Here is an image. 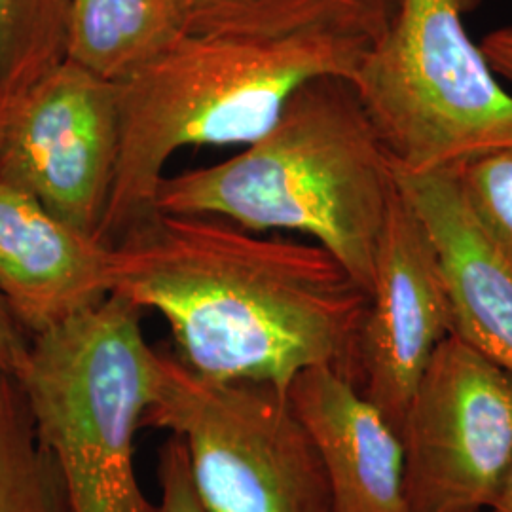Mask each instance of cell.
<instances>
[{"label":"cell","mask_w":512,"mask_h":512,"mask_svg":"<svg viewBox=\"0 0 512 512\" xmlns=\"http://www.w3.org/2000/svg\"><path fill=\"white\" fill-rule=\"evenodd\" d=\"M110 294L158 311L205 380L287 391L325 366L359 389L370 294L321 245L150 211L112 247Z\"/></svg>","instance_id":"cell-1"},{"label":"cell","mask_w":512,"mask_h":512,"mask_svg":"<svg viewBox=\"0 0 512 512\" xmlns=\"http://www.w3.org/2000/svg\"><path fill=\"white\" fill-rule=\"evenodd\" d=\"M397 192L391 156L355 86L323 76L298 88L274 126L234 158L165 175L152 211L308 234L370 294Z\"/></svg>","instance_id":"cell-2"},{"label":"cell","mask_w":512,"mask_h":512,"mask_svg":"<svg viewBox=\"0 0 512 512\" xmlns=\"http://www.w3.org/2000/svg\"><path fill=\"white\" fill-rule=\"evenodd\" d=\"M372 44L342 31L175 38L116 82L120 156L99 238L147 217L175 152L255 143L298 88L323 76L351 80Z\"/></svg>","instance_id":"cell-3"},{"label":"cell","mask_w":512,"mask_h":512,"mask_svg":"<svg viewBox=\"0 0 512 512\" xmlns=\"http://www.w3.org/2000/svg\"><path fill=\"white\" fill-rule=\"evenodd\" d=\"M143 310L118 294L33 336L16 384L73 512H158L135 473V435L160 382Z\"/></svg>","instance_id":"cell-4"},{"label":"cell","mask_w":512,"mask_h":512,"mask_svg":"<svg viewBox=\"0 0 512 512\" xmlns=\"http://www.w3.org/2000/svg\"><path fill=\"white\" fill-rule=\"evenodd\" d=\"M480 0H397L351 78L395 171H452L512 148V95L469 37Z\"/></svg>","instance_id":"cell-5"},{"label":"cell","mask_w":512,"mask_h":512,"mask_svg":"<svg viewBox=\"0 0 512 512\" xmlns=\"http://www.w3.org/2000/svg\"><path fill=\"white\" fill-rule=\"evenodd\" d=\"M143 427L183 439L207 512H334L319 452L275 385L211 382L162 353Z\"/></svg>","instance_id":"cell-6"},{"label":"cell","mask_w":512,"mask_h":512,"mask_svg":"<svg viewBox=\"0 0 512 512\" xmlns=\"http://www.w3.org/2000/svg\"><path fill=\"white\" fill-rule=\"evenodd\" d=\"M410 512L488 509L512 461V374L458 334L433 351L399 429Z\"/></svg>","instance_id":"cell-7"},{"label":"cell","mask_w":512,"mask_h":512,"mask_svg":"<svg viewBox=\"0 0 512 512\" xmlns=\"http://www.w3.org/2000/svg\"><path fill=\"white\" fill-rule=\"evenodd\" d=\"M118 156V84L69 57L8 105L0 126V181L95 238Z\"/></svg>","instance_id":"cell-8"},{"label":"cell","mask_w":512,"mask_h":512,"mask_svg":"<svg viewBox=\"0 0 512 512\" xmlns=\"http://www.w3.org/2000/svg\"><path fill=\"white\" fill-rule=\"evenodd\" d=\"M450 334L452 302L437 249L399 190L378 243L359 348V391L397 435L425 366Z\"/></svg>","instance_id":"cell-9"},{"label":"cell","mask_w":512,"mask_h":512,"mask_svg":"<svg viewBox=\"0 0 512 512\" xmlns=\"http://www.w3.org/2000/svg\"><path fill=\"white\" fill-rule=\"evenodd\" d=\"M112 247L0 181V294L33 336L110 294Z\"/></svg>","instance_id":"cell-10"},{"label":"cell","mask_w":512,"mask_h":512,"mask_svg":"<svg viewBox=\"0 0 512 512\" xmlns=\"http://www.w3.org/2000/svg\"><path fill=\"white\" fill-rule=\"evenodd\" d=\"M287 395L323 461L334 512H410L401 439L355 385L313 366Z\"/></svg>","instance_id":"cell-11"},{"label":"cell","mask_w":512,"mask_h":512,"mask_svg":"<svg viewBox=\"0 0 512 512\" xmlns=\"http://www.w3.org/2000/svg\"><path fill=\"white\" fill-rule=\"evenodd\" d=\"M395 177L437 249L452 302L454 334L512 374L511 260L471 217L454 171H395Z\"/></svg>","instance_id":"cell-12"},{"label":"cell","mask_w":512,"mask_h":512,"mask_svg":"<svg viewBox=\"0 0 512 512\" xmlns=\"http://www.w3.org/2000/svg\"><path fill=\"white\" fill-rule=\"evenodd\" d=\"M186 35L287 37L342 31L376 42L397 0H175Z\"/></svg>","instance_id":"cell-13"},{"label":"cell","mask_w":512,"mask_h":512,"mask_svg":"<svg viewBox=\"0 0 512 512\" xmlns=\"http://www.w3.org/2000/svg\"><path fill=\"white\" fill-rule=\"evenodd\" d=\"M181 35L175 0H69L67 57L112 82Z\"/></svg>","instance_id":"cell-14"},{"label":"cell","mask_w":512,"mask_h":512,"mask_svg":"<svg viewBox=\"0 0 512 512\" xmlns=\"http://www.w3.org/2000/svg\"><path fill=\"white\" fill-rule=\"evenodd\" d=\"M0 512H73L14 378L0 385Z\"/></svg>","instance_id":"cell-15"},{"label":"cell","mask_w":512,"mask_h":512,"mask_svg":"<svg viewBox=\"0 0 512 512\" xmlns=\"http://www.w3.org/2000/svg\"><path fill=\"white\" fill-rule=\"evenodd\" d=\"M69 0H0V101L8 109L67 57Z\"/></svg>","instance_id":"cell-16"},{"label":"cell","mask_w":512,"mask_h":512,"mask_svg":"<svg viewBox=\"0 0 512 512\" xmlns=\"http://www.w3.org/2000/svg\"><path fill=\"white\" fill-rule=\"evenodd\" d=\"M452 171L471 217L512 262V148L488 152Z\"/></svg>","instance_id":"cell-17"},{"label":"cell","mask_w":512,"mask_h":512,"mask_svg":"<svg viewBox=\"0 0 512 512\" xmlns=\"http://www.w3.org/2000/svg\"><path fill=\"white\" fill-rule=\"evenodd\" d=\"M158 480L162 490L158 512H207L194 486L186 446L177 435L160 448Z\"/></svg>","instance_id":"cell-18"},{"label":"cell","mask_w":512,"mask_h":512,"mask_svg":"<svg viewBox=\"0 0 512 512\" xmlns=\"http://www.w3.org/2000/svg\"><path fill=\"white\" fill-rule=\"evenodd\" d=\"M27 349L21 325L0 294V385L16 376L19 361Z\"/></svg>","instance_id":"cell-19"},{"label":"cell","mask_w":512,"mask_h":512,"mask_svg":"<svg viewBox=\"0 0 512 512\" xmlns=\"http://www.w3.org/2000/svg\"><path fill=\"white\" fill-rule=\"evenodd\" d=\"M480 50L492 71L512 82V25L488 33L480 42Z\"/></svg>","instance_id":"cell-20"},{"label":"cell","mask_w":512,"mask_h":512,"mask_svg":"<svg viewBox=\"0 0 512 512\" xmlns=\"http://www.w3.org/2000/svg\"><path fill=\"white\" fill-rule=\"evenodd\" d=\"M488 509L492 512H512V461Z\"/></svg>","instance_id":"cell-21"},{"label":"cell","mask_w":512,"mask_h":512,"mask_svg":"<svg viewBox=\"0 0 512 512\" xmlns=\"http://www.w3.org/2000/svg\"><path fill=\"white\" fill-rule=\"evenodd\" d=\"M4 114H6V107H4V103L0 101V126H2V120H4Z\"/></svg>","instance_id":"cell-22"}]
</instances>
